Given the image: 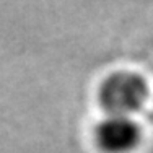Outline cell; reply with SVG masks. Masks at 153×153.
<instances>
[{
    "instance_id": "6da1fadb",
    "label": "cell",
    "mask_w": 153,
    "mask_h": 153,
    "mask_svg": "<svg viewBox=\"0 0 153 153\" xmlns=\"http://www.w3.org/2000/svg\"><path fill=\"white\" fill-rule=\"evenodd\" d=\"M147 85L142 76L129 72H119L111 75L101 85L100 103L109 116L130 117L138 111L147 100Z\"/></svg>"
},
{
    "instance_id": "7a4b0ae2",
    "label": "cell",
    "mask_w": 153,
    "mask_h": 153,
    "mask_svg": "<svg viewBox=\"0 0 153 153\" xmlns=\"http://www.w3.org/2000/svg\"><path fill=\"white\" fill-rule=\"evenodd\" d=\"M140 130L130 117L108 116L96 127V142L108 153H127L137 147Z\"/></svg>"
}]
</instances>
